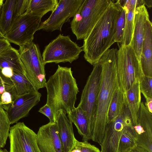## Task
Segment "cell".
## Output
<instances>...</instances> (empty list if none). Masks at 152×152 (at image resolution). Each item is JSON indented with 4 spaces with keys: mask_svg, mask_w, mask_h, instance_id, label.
Listing matches in <instances>:
<instances>
[{
    "mask_svg": "<svg viewBox=\"0 0 152 152\" xmlns=\"http://www.w3.org/2000/svg\"><path fill=\"white\" fill-rule=\"evenodd\" d=\"M117 48L108 49L99 61L102 68L100 85L96 99L95 122L91 140L101 145L108 121L109 108L119 88Z\"/></svg>",
    "mask_w": 152,
    "mask_h": 152,
    "instance_id": "6da1fadb",
    "label": "cell"
},
{
    "mask_svg": "<svg viewBox=\"0 0 152 152\" xmlns=\"http://www.w3.org/2000/svg\"><path fill=\"white\" fill-rule=\"evenodd\" d=\"M121 4L111 0L108 7L91 31L83 39L82 47L85 60L92 65L115 42L116 23Z\"/></svg>",
    "mask_w": 152,
    "mask_h": 152,
    "instance_id": "7a4b0ae2",
    "label": "cell"
},
{
    "mask_svg": "<svg viewBox=\"0 0 152 152\" xmlns=\"http://www.w3.org/2000/svg\"><path fill=\"white\" fill-rule=\"evenodd\" d=\"M46 104L51 109L55 122L61 110L68 114L75 107L77 96L79 92L71 67L58 65L55 73L46 82Z\"/></svg>",
    "mask_w": 152,
    "mask_h": 152,
    "instance_id": "3957f363",
    "label": "cell"
},
{
    "mask_svg": "<svg viewBox=\"0 0 152 152\" xmlns=\"http://www.w3.org/2000/svg\"><path fill=\"white\" fill-rule=\"evenodd\" d=\"M111 0H84L74 15L71 28L77 40L84 39L98 22Z\"/></svg>",
    "mask_w": 152,
    "mask_h": 152,
    "instance_id": "277c9868",
    "label": "cell"
},
{
    "mask_svg": "<svg viewBox=\"0 0 152 152\" xmlns=\"http://www.w3.org/2000/svg\"><path fill=\"white\" fill-rule=\"evenodd\" d=\"M117 72L119 87L124 94L126 104V94L134 82H140L144 77L140 61L131 43L121 45L117 51Z\"/></svg>",
    "mask_w": 152,
    "mask_h": 152,
    "instance_id": "5b68a950",
    "label": "cell"
},
{
    "mask_svg": "<svg viewBox=\"0 0 152 152\" xmlns=\"http://www.w3.org/2000/svg\"><path fill=\"white\" fill-rule=\"evenodd\" d=\"M18 51L28 78L37 90L45 87V65L39 46L31 42L20 46Z\"/></svg>",
    "mask_w": 152,
    "mask_h": 152,
    "instance_id": "8992f818",
    "label": "cell"
},
{
    "mask_svg": "<svg viewBox=\"0 0 152 152\" xmlns=\"http://www.w3.org/2000/svg\"><path fill=\"white\" fill-rule=\"evenodd\" d=\"M83 51L69 36L60 34L45 47L42 56L45 65L52 63H71L78 58Z\"/></svg>",
    "mask_w": 152,
    "mask_h": 152,
    "instance_id": "52a82bcc",
    "label": "cell"
},
{
    "mask_svg": "<svg viewBox=\"0 0 152 152\" xmlns=\"http://www.w3.org/2000/svg\"><path fill=\"white\" fill-rule=\"evenodd\" d=\"M93 66V70L88 78L77 107L83 110L87 117L90 140L95 122L96 101L102 72L101 66L99 61L94 64Z\"/></svg>",
    "mask_w": 152,
    "mask_h": 152,
    "instance_id": "ba28073f",
    "label": "cell"
},
{
    "mask_svg": "<svg viewBox=\"0 0 152 152\" xmlns=\"http://www.w3.org/2000/svg\"><path fill=\"white\" fill-rule=\"evenodd\" d=\"M42 18L36 14L25 12L17 18L5 35V38L10 43L19 46L33 42Z\"/></svg>",
    "mask_w": 152,
    "mask_h": 152,
    "instance_id": "9c48e42d",
    "label": "cell"
},
{
    "mask_svg": "<svg viewBox=\"0 0 152 152\" xmlns=\"http://www.w3.org/2000/svg\"><path fill=\"white\" fill-rule=\"evenodd\" d=\"M84 0H60L49 18L41 23L37 31H61L63 25L73 17Z\"/></svg>",
    "mask_w": 152,
    "mask_h": 152,
    "instance_id": "30bf717a",
    "label": "cell"
},
{
    "mask_svg": "<svg viewBox=\"0 0 152 152\" xmlns=\"http://www.w3.org/2000/svg\"><path fill=\"white\" fill-rule=\"evenodd\" d=\"M133 125L130 114L126 106L123 112L114 120L108 123L101 146V152H118L122 133L127 126Z\"/></svg>",
    "mask_w": 152,
    "mask_h": 152,
    "instance_id": "8fae6325",
    "label": "cell"
},
{
    "mask_svg": "<svg viewBox=\"0 0 152 152\" xmlns=\"http://www.w3.org/2000/svg\"><path fill=\"white\" fill-rule=\"evenodd\" d=\"M37 134L23 122H18L10 127L8 152H40L37 143Z\"/></svg>",
    "mask_w": 152,
    "mask_h": 152,
    "instance_id": "7c38bea8",
    "label": "cell"
},
{
    "mask_svg": "<svg viewBox=\"0 0 152 152\" xmlns=\"http://www.w3.org/2000/svg\"><path fill=\"white\" fill-rule=\"evenodd\" d=\"M41 96L37 91L17 96L6 111L11 124L26 117L32 108L40 102Z\"/></svg>",
    "mask_w": 152,
    "mask_h": 152,
    "instance_id": "4fadbf2b",
    "label": "cell"
},
{
    "mask_svg": "<svg viewBox=\"0 0 152 152\" xmlns=\"http://www.w3.org/2000/svg\"><path fill=\"white\" fill-rule=\"evenodd\" d=\"M37 135L40 152H63L55 122H49L41 126Z\"/></svg>",
    "mask_w": 152,
    "mask_h": 152,
    "instance_id": "5bb4252c",
    "label": "cell"
},
{
    "mask_svg": "<svg viewBox=\"0 0 152 152\" xmlns=\"http://www.w3.org/2000/svg\"><path fill=\"white\" fill-rule=\"evenodd\" d=\"M148 18H149V14L144 5L136 7L133 35L131 44L140 61L145 24L146 20Z\"/></svg>",
    "mask_w": 152,
    "mask_h": 152,
    "instance_id": "9a60e30c",
    "label": "cell"
},
{
    "mask_svg": "<svg viewBox=\"0 0 152 152\" xmlns=\"http://www.w3.org/2000/svg\"><path fill=\"white\" fill-rule=\"evenodd\" d=\"M55 122L63 152H70L75 147L76 140L74 135L72 123L63 110L59 112Z\"/></svg>",
    "mask_w": 152,
    "mask_h": 152,
    "instance_id": "2e32d148",
    "label": "cell"
},
{
    "mask_svg": "<svg viewBox=\"0 0 152 152\" xmlns=\"http://www.w3.org/2000/svg\"><path fill=\"white\" fill-rule=\"evenodd\" d=\"M140 63L144 76L152 77V24L149 18L145 23Z\"/></svg>",
    "mask_w": 152,
    "mask_h": 152,
    "instance_id": "e0dca14e",
    "label": "cell"
},
{
    "mask_svg": "<svg viewBox=\"0 0 152 152\" xmlns=\"http://www.w3.org/2000/svg\"><path fill=\"white\" fill-rule=\"evenodd\" d=\"M0 68L8 69L26 74L18 50L11 45L0 54Z\"/></svg>",
    "mask_w": 152,
    "mask_h": 152,
    "instance_id": "ac0fdd59",
    "label": "cell"
},
{
    "mask_svg": "<svg viewBox=\"0 0 152 152\" xmlns=\"http://www.w3.org/2000/svg\"><path fill=\"white\" fill-rule=\"evenodd\" d=\"M140 84L139 80L135 81L126 94V104L130 113L133 126L137 124L138 113L141 102Z\"/></svg>",
    "mask_w": 152,
    "mask_h": 152,
    "instance_id": "d6986e66",
    "label": "cell"
},
{
    "mask_svg": "<svg viewBox=\"0 0 152 152\" xmlns=\"http://www.w3.org/2000/svg\"><path fill=\"white\" fill-rule=\"evenodd\" d=\"M16 0H6L0 14V31L5 35L11 28L17 18L16 13Z\"/></svg>",
    "mask_w": 152,
    "mask_h": 152,
    "instance_id": "ffe728a7",
    "label": "cell"
},
{
    "mask_svg": "<svg viewBox=\"0 0 152 152\" xmlns=\"http://www.w3.org/2000/svg\"><path fill=\"white\" fill-rule=\"evenodd\" d=\"M17 96L12 82L2 74L0 69V106L7 111Z\"/></svg>",
    "mask_w": 152,
    "mask_h": 152,
    "instance_id": "44dd1931",
    "label": "cell"
},
{
    "mask_svg": "<svg viewBox=\"0 0 152 152\" xmlns=\"http://www.w3.org/2000/svg\"><path fill=\"white\" fill-rule=\"evenodd\" d=\"M67 115L69 119L75 125L79 134L83 137V141H88L90 140L88 121L83 110L77 107Z\"/></svg>",
    "mask_w": 152,
    "mask_h": 152,
    "instance_id": "7402d4cb",
    "label": "cell"
},
{
    "mask_svg": "<svg viewBox=\"0 0 152 152\" xmlns=\"http://www.w3.org/2000/svg\"><path fill=\"white\" fill-rule=\"evenodd\" d=\"M10 79L14 85L17 96L37 91L25 73L13 71Z\"/></svg>",
    "mask_w": 152,
    "mask_h": 152,
    "instance_id": "603a6c76",
    "label": "cell"
},
{
    "mask_svg": "<svg viewBox=\"0 0 152 152\" xmlns=\"http://www.w3.org/2000/svg\"><path fill=\"white\" fill-rule=\"evenodd\" d=\"M58 2V0H29L26 13H34L42 17L49 12H52Z\"/></svg>",
    "mask_w": 152,
    "mask_h": 152,
    "instance_id": "cb8c5ba5",
    "label": "cell"
},
{
    "mask_svg": "<svg viewBox=\"0 0 152 152\" xmlns=\"http://www.w3.org/2000/svg\"><path fill=\"white\" fill-rule=\"evenodd\" d=\"M126 106L124 94L119 88L115 92L110 103L108 113L107 123L114 120L121 114Z\"/></svg>",
    "mask_w": 152,
    "mask_h": 152,
    "instance_id": "d4e9b609",
    "label": "cell"
},
{
    "mask_svg": "<svg viewBox=\"0 0 152 152\" xmlns=\"http://www.w3.org/2000/svg\"><path fill=\"white\" fill-rule=\"evenodd\" d=\"M132 126H128L123 131L119 142L118 152H125L137 146L136 137Z\"/></svg>",
    "mask_w": 152,
    "mask_h": 152,
    "instance_id": "484cf974",
    "label": "cell"
},
{
    "mask_svg": "<svg viewBox=\"0 0 152 152\" xmlns=\"http://www.w3.org/2000/svg\"><path fill=\"white\" fill-rule=\"evenodd\" d=\"M10 125L7 111L0 106V148L6 145Z\"/></svg>",
    "mask_w": 152,
    "mask_h": 152,
    "instance_id": "4316f807",
    "label": "cell"
},
{
    "mask_svg": "<svg viewBox=\"0 0 152 152\" xmlns=\"http://www.w3.org/2000/svg\"><path fill=\"white\" fill-rule=\"evenodd\" d=\"M124 9L125 11L126 19L123 41L121 45L127 46L130 44L132 39L136 9L129 11Z\"/></svg>",
    "mask_w": 152,
    "mask_h": 152,
    "instance_id": "83f0119b",
    "label": "cell"
},
{
    "mask_svg": "<svg viewBox=\"0 0 152 152\" xmlns=\"http://www.w3.org/2000/svg\"><path fill=\"white\" fill-rule=\"evenodd\" d=\"M126 19L125 11L121 5L116 23V32L115 42L122 43Z\"/></svg>",
    "mask_w": 152,
    "mask_h": 152,
    "instance_id": "f1b7e54d",
    "label": "cell"
},
{
    "mask_svg": "<svg viewBox=\"0 0 152 152\" xmlns=\"http://www.w3.org/2000/svg\"><path fill=\"white\" fill-rule=\"evenodd\" d=\"M140 86L141 93L145 98H152V77L144 76L140 82Z\"/></svg>",
    "mask_w": 152,
    "mask_h": 152,
    "instance_id": "f546056e",
    "label": "cell"
},
{
    "mask_svg": "<svg viewBox=\"0 0 152 152\" xmlns=\"http://www.w3.org/2000/svg\"><path fill=\"white\" fill-rule=\"evenodd\" d=\"M75 144L78 147L81 152H100L99 149L87 141L83 142L76 140Z\"/></svg>",
    "mask_w": 152,
    "mask_h": 152,
    "instance_id": "4dcf8cb0",
    "label": "cell"
},
{
    "mask_svg": "<svg viewBox=\"0 0 152 152\" xmlns=\"http://www.w3.org/2000/svg\"><path fill=\"white\" fill-rule=\"evenodd\" d=\"M29 0H16V13L17 17L26 12Z\"/></svg>",
    "mask_w": 152,
    "mask_h": 152,
    "instance_id": "1f68e13d",
    "label": "cell"
},
{
    "mask_svg": "<svg viewBox=\"0 0 152 152\" xmlns=\"http://www.w3.org/2000/svg\"><path fill=\"white\" fill-rule=\"evenodd\" d=\"M38 112L47 117L50 120V122H54V116L52 111L50 107L46 104L41 107Z\"/></svg>",
    "mask_w": 152,
    "mask_h": 152,
    "instance_id": "d6a6232c",
    "label": "cell"
},
{
    "mask_svg": "<svg viewBox=\"0 0 152 152\" xmlns=\"http://www.w3.org/2000/svg\"><path fill=\"white\" fill-rule=\"evenodd\" d=\"M10 46V43L6 38H0V54Z\"/></svg>",
    "mask_w": 152,
    "mask_h": 152,
    "instance_id": "836d02e7",
    "label": "cell"
},
{
    "mask_svg": "<svg viewBox=\"0 0 152 152\" xmlns=\"http://www.w3.org/2000/svg\"><path fill=\"white\" fill-rule=\"evenodd\" d=\"M146 102L144 103L148 111L152 113V98L146 97Z\"/></svg>",
    "mask_w": 152,
    "mask_h": 152,
    "instance_id": "e575fe53",
    "label": "cell"
},
{
    "mask_svg": "<svg viewBox=\"0 0 152 152\" xmlns=\"http://www.w3.org/2000/svg\"><path fill=\"white\" fill-rule=\"evenodd\" d=\"M125 152H149L141 147L137 146Z\"/></svg>",
    "mask_w": 152,
    "mask_h": 152,
    "instance_id": "d590c367",
    "label": "cell"
},
{
    "mask_svg": "<svg viewBox=\"0 0 152 152\" xmlns=\"http://www.w3.org/2000/svg\"><path fill=\"white\" fill-rule=\"evenodd\" d=\"M143 4L146 5L148 8H150L152 7V0H142Z\"/></svg>",
    "mask_w": 152,
    "mask_h": 152,
    "instance_id": "8d00e7d4",
    "label": "cell"
},
{
    "mask_svg": "<svg viewBox=\"0 0 152 152\" xmlns=\"http://www.w3.org/2000/svg\"><path fill=\"white\" fill-rule=\"evenodd\" d=\"M70 152H81V151L78 147L75 144V147Z\"/></svg>",
    "mask_w": 152,
    "mask_h": 152,
    "instance_id": "74e56055",
    "label": "cell"
},
{
    "mask_svg": "<svg viewBox=\"0 0 152 152\" xmlns=\"http://www.w3.org/2000/svg\"><path fill=\"white\" fill-rule=\"evenodd\" d=\"M3 4V0H0V9H1L2 7Z\"/></svg>",
    "mask_w": 152,
    "mask_h": 152,
    "instance_id": "f35d334b",
    "label": "cell"
},
{
    "mask_svg": "<svg viewBox=\"0 0 152 152\" xmlns=\"http://www.w3.org/2000/svg\"><path fill=\"white\" fill-rule=\"evenodd\" d=\"M0 152H8L6 149L2 150L0 148Z\"/></svg>",
    "mask_w": 152,
    "mask_h": 152,
    "instance_id": "ab89813d",
    "label": "cell"
},
{
    "mask_svg": "<svg viewBox=\"0 0 152 152\" xmlns=\"http://www.w3.org/2000/svg\"><path fill=\"white\" fill-rule=\"evenodd\" d=\"M100 152H101V151H100Z\"/></svg>",
    "mask_w": 152,
    "mask_h": 152,
    "instance_id": "60d3db41",
    "label": "cell"
}]
</instances>
